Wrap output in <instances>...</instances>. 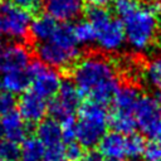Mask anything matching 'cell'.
Returning a JSON list of instances; mask_svg holds the SVG:
<instances>
[{"label":"cell","mask_w":161,"mask_h":161,"mask_svg":"<svg viewBox=\"0 0 161 161\" xmlns=\"http://www.w3.org/2000/svg\"><path fill=\"white\" fill-rule=\"evenodd\" d=\"M82 97L107 104L119 86L117 65L102 54H88L73 65L72 79Z\"/></svg>","instance_id":"6da1fadb"},{"label":"cell","mask_w":161,"mask_h":161,"mask_svg":"<svg viewBox=\"0 0 161 161\" xmlns=\"http://www.w3.org/2000/svg\"><path fill=\"white\" fill-rule=\"evenodd\" d=\"M35 54L40 62L50 68L65 69L73 67L80 57V45L74 36L73 25L59 24L48 42L35 44Z\"/></svg>","instance_id":"7a4b0ae2"},{"label":"cell","mask_w":161,"mask_h":161,"mask_svg":"<svg viewBox=\"0 0 161 161\" xmlns=\"http://www.w3.org/2000/svg\"><path fill=\"white\" fill-rule=\"evenodd\" d=\"M158 6L156 3L140 4L137 9L121 19L127 45L136 53L148 50L158 33Z\"/></svg>","instance_id":"3957f363"},{"label":"cell","mask_w":161,"mask_h":161,"mask_svg":"<svg viewBox=\"0 0 161 161\" xmlns=\"http://www.w3.org/2000/svg\"><path fill=\"white\" fill-rule=\"evenodd\" d=\"M108 117L104 104L93 101L80 104L75 123V141L86 148L96 147L107 133Z\"/></svg>","instance_id":"277c9868"},{"label":"cell","mask_w":161,"mask_h":161,"mask_svg":"<svg viewBox=\"0 0 161 161\" xmlns=\"http://www.w3.org/2000/svg\"><path fill=\"white\" fill-rule=\"evenodd\" d=\"M86 14L87 20L94 29V44L107 54L119 52L126 43L122 21L114 18L106 8L89 6Z\"/></svg>","instance_id":"5b68a950"},{"label":"cell","mask_w":161,"mask_h":161,"mask_svg":"<svg viewBox=\"0 0 161 161\" xmlns=\"http://www.w3.org/2000/svg\"><path fill=\"white\" fill-rule=\"evenodd\" d=\"M132 114L136 128H138L142 135L148 138L161 137V109L156 98L148 94L140 96Z\"/></svg>","instance_id":"8992f818"},{"label":"cell","mask_w":161,"mask_h":161,"mask_svg":"<svg viewBox=\"0 0 161 161\" xmlns=\"http://www.w3.org/2000/svg\"><path fill=\"white\" fill-rule=\"evenodd\" d=\"M26 70L30 79V87L34 93L44 99H52L58 93L63 79L57 69L50 68L36 59L29 63Z\"/></svg>","instance_id":"52a82bcc"},{"label":"cell","mask_w":161,"mask_h":161,"mask_svg":"<svg viewBox=\"0 0 161 161\" xmlns=\"http://www.w3.org/2000/svg\"><path fill=\"white\" fill-rule=\"evenodd\" d=\"M30 23V11L18 8L11 3H4L0 5V24L3 36L14 39L16 42L23 40L29 35Z\"/></svg>","instance_id":"ba28073f"},{"label":"cell","mask_w":161,"mask_h":161,"mask_svg":"<svg viewBox=\"0 0 161 161\" xmlns=\"http://www.w3.org/2000/svg\"><path fill=\"white\" fill-rule=\"evenodd\" d=\"M82 94L70 79L62 80L58 93L52 98L48 104V112L52 118L57 121H63L69 117H74L75 112L80 107Z\"/></svg>","instance_id":"9c48e42d"},{"label":"cell","mask_w":161,"mask_h":161,"mask_svg":"<svg viewBox=\"0 0 161 161\" xmlns=\"http://www.w3.org/2000/svg\"><path fill=\"white\" fill-rule=\"evenodd\" d=\"M31 62V54L20 42H8L0 38V73L26 69Z\"/></svg>","instance_id":"30bf717a"},{"label":"cell","mask_w":161,"mask_h":161,"mask_svg":"<svg viewBox=\"0 0 161 161\" xmlns=\"http://www.w3.org/2000/svg\"><path fill=\"white\" fill-rule=\"evenodd\" d=\"M16 106L19 114L28 125H38L48 113L47 99L38 96L33 91H25L21 93Z\"/></svg>","instance_id":"8fae6325"},{"label":"cell","mask_w":161,"mask_h":161,"mask_svg":"<svg viewBox=\"0 0 161 161\" xmlns=\"http://www.w3.org/2000/svg\"><path fill=\"white\" fill-rule=\"evenodd\" d=\"M47 14L57 21L68 23L77 19L84 10V0H47Z\"/></svg>","instance_id":"7c38bea8"},{"label":"cell","mask_w":161,"mask_h":161,"mask_svg":"<svg viewBox=\"0 0 161 161\" xmlns=\"http://www.w3.org/2000/svg\"><path fill=\"white\" fill-rule=\"evenodd\" d=\"M140 89L133 83L118 86L112 98V111L119 113H133L135 106L140 98Z\"/></svg>","instance_id":"4fadbf2b"},{"label":"cell","mask_w":161,"mask_h":161,"mask_svg":"<svg viewBox=\"0 0 161 161\" xmlns=\"http://www.w3.org/2000/svg\"><path fill=\"white\" fill-rule=\"evenodd\" d=\"M99 151L108 160H123L127 155V135L107 132L98 143Z\"/></svg>","instance_id":"5bb4252c"},{"label":"cell","mask_w":161,"mask_h":161,"mask_svg":"<svg viewBox=\"0 0 161 161\" xmlns=\"http://www.w3.org/2000/svg\"><path fill=\"white\" fill-rule=\"evenodd\" d=\"M1 128L3 136L16 143L24 141L28 137V123L21 118L16 109L3 116Z\"/></svg>","instance_id":"9a60e30c"},{"label":"cell","mask_w":161,"mask_h":161,"mask_svg":"<svg viewBox=\"0 0 161 161\" xmlns=\"http://www.w3.org/2000/svg\"><path fill=\"white\" fill-rule=\"evenodd\" d=\"M59 23L49 14H40L31 19L29 26V35L35 43L48 42L55 33Z\"/></svg>","instance_id":"2e32d148"},{"label":"cell","mask_w":161,"mask_h":161,"mask_svg":"<svg viewBox=\"0 0 161 161\" xmlns=\"http://www.w3.org/2000/svg\"><path fill=\"white\" fill-rule=\"evenodd\" d=\"M35 137L45 146H55L63 143L62 138V128L59 121L54 118H44L36 126V135Z\"/></svg>","instance_id":"e0dca14e"},{"label":"cell","mask_w":161,"mask_h":161,"mask_svg":"<svg viewBox=\"0 0 161 161\" xmlns=\"http://www.w3.org/2000/svg\"><path fill=\"white\" fill-rule=\"evenodd\" d=\"M4 91L11 94H21L30 86V79L26 69H19L4 73L0 78Z\"/></svg>","instance_id":"ac0fdd59"},{"label":"cell","mask_w":161,"mask_h":161,"mask_svg":"<svg viewBox=\"0 0 161 161\" xmlns=\"http://www.w3.org/2000/svg\"><path fill=\"white\" fill-rule=\"evenodd\" d=\"M142 78L148 87L161 92V55H156L146 62L142 69Z\"/></svg>","instance_id":"d6986e66"},{"label":"cell","mask_w":161,"mask_h":161,"mask_svg":"<svg viewBox=\"0 0 161 161\" xmlns=\"http://www.w3.org/2000/svg\"><path fill=\"white\" fill-rule=\"evenodd\" d=\"M45 151V146L35 137L30 136L21 141L20 160L21 161H42Z\"/></svg>","instance_id":"ffe728a7"},{"label":"cell","mask_w":161,"mask_h":161,"mask_svg":"<svg viewBox=\"0 0 161 161\" xmlns=\"http://www.w3.org/2000/svg\"><path fill=\"white\" fill-rule=\"evenodd\" d=\"M108 126L113 131L122 135H131L136 130V122L132 113H119L113 112L108 117Z\"/></svg>","instance_id":"44dd1931"},{"label":"cell","mask_w":161,"mask_h":161,"mask_svg":"<svg viewBox=\"0 0 161 161\" xmlns=\"http://www.w3.org/2000/svg\"><path fill=\"white\" fill-rule=\"evenodd\" d=\"M73 33L79 45H89V44H93L96 40L94 29L88 20L77 21L73 25Z\"/></svg>","instance_id":"7402d4cb"},{"label":"cell","mask_w":161,"mask_h":161,"mask_svg":"<svg viewBox=\"0 0 161 161\" xmlns=\"http://www.w3.org/2000/svg\"><path fill=\"white\" fill-rule=\"evenodd\" d=\"M145 143L146 142L143 141L142 136L136 135V133L127 135V155H126V158L138 160L140 157H142Z\"/></svg>","instance_id":"603a6c76"},{"label":"cell","mask_w":161,"mask_h":161,"mask_svg":"<svg viewBox=\"0 0 161 161\" xmlns=\"http://www.w3.org/2000/svg\"><path fill=\"white\" fill-rule=\"evenodd\" d=\"M0 158L9 161L20 160V146L19 143L8 138H0Z\"/></svg>","instance_id":"cb8c5ba5"},{"label":"cell","mask_w":161,"mask_h":161,"mask_svg":"<svg viewBox=\"0 0 161 161\" xmlns=\"http://www.w3.org/2000/svg\"><path fill=\"white\" fill-rule=\"evenodd\" d=\"M111 4H112L114 14L119 19H123L130 13H132L135 9H137L141 3L140 0H112Z\"/></svg>","instance_id":"d4e9b609"},{"label":"cell","mask_w":161,"mask_h":161,"mask_svg":"<svg viewBox=\"0 0 161 161\" xmlns=\"http://www.w3.org/2000/svg\"><path fill=\"white\" fill-rule=\"evenodd\" d=\"M142 157L146 161H161V138H150L145 143Z\"/></svg>","instance_id":"484cf974"},{"label":"cell","mask_w":161,"mask_h":161,"mask_svg":"<svg viewBox=\"0 0 161 161\" xmlns=\"http://www.w3.org/2000/svg\"><path fill=\"white\" fill-rule=\"evenodd\" d=\"M59 123H60V128H62L63 143H69V142L75 141V123H77L75 116L65 118V119L60 121Z\"/></svg>","instance_id":"4316f807"},{"label":"cell","mask_w":161,"mask_h":161,"mask_svg":"<svg viewBox=\"0 0 161 161\" xmlns=\"http://www.w3.org/2000/svg\"><path fill=\"white\" fill-rule=\"evenodd\" d=\"M42 161H67L64 152V143L45 147Z\"/></svg>","instance_id":"83f0119b"},{"label":"cell","mask_w":161,"mask_h":161,"mask_svg":"<svg viewBox=\"0 0 161 161\" xmlns=\"http://www.w3.org/2000/svg\"><path fill=\"white\" fill-rule=\"evenodd\" d=\"M15 107H16V99L14 94L0 89V116L15 111Z\"/></svg>","instance_id":"f1b7e54d"},{"label":"cell","mask_w":161,"mask_h":161,"mask_svg":"<svg viewBox=\"0 0 161 161\" xmlns=\"http://www.w3.org/2000/svg\"><path fill=\"white\" fill-rule=\"evenodd\" d=\"M64 152L67 161H79L83 156V147L77 141H73L69 143H64Z\"/></svg>","instance_id":"f546056e"},{"label":"cell","mask_w":161,"mask_h":161,"mask_svg":"<svg viewBox=\"0 0 161 161\" xmlns=\"http://www.w3.org/2000/svg\"><path fill=\"white\" fill-rule=\"evenodd\" d=\"M106 157L102 155L101 151L93 150V148H88L87 152H83V156L79 161H106Z\"/></svg>","instance_id":"4dcf8cb0"},{"label":"cell","mask_w":161,"mask_h":161,"mask_svg":"<svg viewBox=\"0 0 161 161\" xmlns=\"http://www.w3.org/2000/svg\"><path fill=\"white\" fill-rule=\"evenodd\" d=\"M11 4H14L18 8L25 9L28 11H33V10H36L39 0H11Z\"/></svg>","instance_id":"1f68e13d"},{"label":"cell","mask_w":161,"mask_h":161,"mask_svg":"<svg viewBox=\"0 0 161 161\" xmlns=\"http://www.w3.org/2000/svg\"><path fill=\"white\" fill-rule=\"evenodd\" d=\"M89 6H96V8H107L111 5L112 0H87Z\"/></svg>","instance_id":"d6a6232c"},{"label":"cell","mask_w":161,"mask_h":161,"mask_svg":"<svg viewBox=\"0 0 161 161\" xmlns=\"http://www.w3.org/2000/svg\"><path fill=\"white\" fill-rule=\"evenodd\" d=\"M156 101H157L158 107H160V109H161V92H158V94H157V97H156Z\"/></svg>","instance_id":"836d02e7"},{"label":"cell","mask_w":161,"mask_h":161,"mask_svg":"<svg viewBox=\"0 0 161 161\" xmlns=\"http://www.w3.org/2000/svg\"><path fill=\"white\" fill-rule=\"evenodd\" d=\"M3 136V128H1V118H0V137Z\"/></svg>","instance_id":"e575fe53"},{"label":"cell","mask_w":161,"mask_h":161,"mask_svg":"<svg viewBox=\"0 0 161 161\" xmlns=\"http://www.w3.org/2000/svg\"><path fill=\"white\" fill-rule=\"evenodd\" d=\"M0 38H3V30H1V24H0Z\"/></svg>","instance_id":"d590c367"},{"label":"cell","mask_w":161,"mask_h":161,"mask_svg":"<svg viewBox=\"0 0 161 161\" xmlns=\"http://www.w3.org/2000/svg\"><path fill=\"white\" fill-rule=\"evenodd\" d=\"M158 31H160V35H161V25H158Z\"/></svg>","instance_id":"8d00e7d4"},{"label":"cell","mask_w":161,"mask_h":161,"mask_svg":"<svg viewBox=\"0 0 161 161\" xmlns=\"http://www.w3.org/2000/svg\"><path fill=\"white\" fill-rule=\"evenodd\" d=\"M109 161H123V160H109Z\"/></svg>","instance_id":"74e56055"},{"label":"cell","mask_w":161,"mask_h":161,"mask_svg":"<svg viewBox=\"0 0 161 161\" xmlns=\"http://www.w3.org/2000/svg\"><path fill=\"white\" fill-rule=\"evenodd\" d=\"M0 161H9V160H3V158H0Z\"/></svg>","instance_id":"f35d334b"},{"label":"cell","mask_w":161,"mask_h":161,"mask_svg":"<svg viewBox=\"0 0 161 161\" xmlns=\"http://www.w3.org/2000/svg\"><path fill=\"white\" fill-rule=\"evenodd\" d=\"M0 89H1V82H0Z\"/></svg>","instance_id":"ab89813d"},{"label":"cell","mask_w":161,"mask_h":161,"mask_svg":"<svg viewBox=\"0 0 161 161\" xmlns=\"http://www.w3.org/2000/svg\"><path fill=\"white\" fill-rule=\"evenodd\" d=\"M160 9H161V5H160Z\"/></svg>","instance_id":"60d3db41"}]
</instances>
